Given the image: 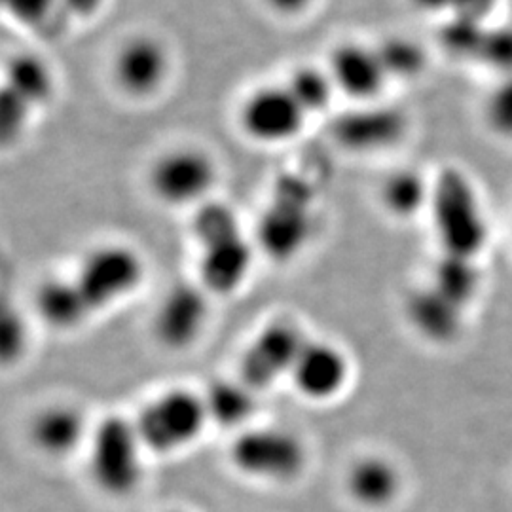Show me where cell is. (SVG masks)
<instances>
[{
    "instance_id": "6da1fadb",
    "label": "cell",
    "mask_w": 512,
    "mask_h": 512,
    "mask_svg": "<svg viewBox=\"0 0 512 512\" xmlns=\"http://www.w3.org/2000/svg\"><path fill=\"white\" fill-rule=\"evenodd\" d=\"M442 255L476 260L490 239V224L480 190L471 175L456 165L433 175L427 209Z\"/></svg>"
},
{
    "instance_id": "7a4b0ae2",
    "label": "cell",
    "mask_w": 512,
    "mask_h": 512,
    "mask_svg": "<svg viewBox=\"0 0 512 512\" xmlns=\"http://www.w3.org/2000/svg\"><path fill=\"white\" fill-rule=\"evenodd\" d=\"M192 234L198 241L200 277L209 293L232 294L253 266V245L245 238L232 205L211 198L194 209Z\"/></svg>"
},
{
    "instance_id": "3957f363",
    "label": "cell",
    "mask_w": 512,
    "mask_h": 512,
    "mask_svg": "<svg viewBox=\"0 0 512 512\" xmlns=\"http://www.w3.org/2000/svg\"><path fill=\"white\" fill-rule=\"evenodd\" d=\"M313 203V186L302 175L281 173L258 217V249L275 262H289L300 255L313 234Z\"/></svg>"
},
{
    "instance_id": "277c9868",
    "label": "cell",
    "mask_w": 512,
    "mask_h": 512,
    "mask_svg": "<svg viewBox=\"0 0 512 512\" xmlns=\"http://www.w3.org/2000/svg\"><path fill=\"white\" fill-rule=\"evenodd\" d=\"M219 165L203 148L184 145L162 152L147 171V186L156 202L173 209H196L213 198Z\"/></svg>"
},
{
    "instance_id": "5b68a950",
    "label": "cell",
    "mask_w": 512,
    "mask_h": 512,
    "mask_svg": "<svg viewBox=\"0 0 512 512\" xmlns=\"http://www.w3.org/2000/svg\"><path fill=\"white\" fill-rule=\"evenodd\" d=\"M141 440L135 423L109 416L93 431L90 475L95 486L114 497L135 492L141 482Z\"/></svg>"
},
{
    "instance_id": "8992f818",
    "label": "cell",
    "mask_w": 512,
    "mask_h": 512,
    "mask_svg": "<svg viewBox=\"0 0 512 512\" xmlns=\"http://www.w3.org/2000/svg\"><path fill=\"white\" fill-rule=\"evenodd\" d=\"M310 116L285 82L262 84L245 93L238 107L241 133L256 145L279 147L302 135Z\"/></svg>"
},
{
    "instance_id": "52a82bcc",
    "label": "cell",
    "mask_w": 512,
    "mask_h": 512,
    "mask_svg": "<svg viewBox=\"0 0 512 512\" xmlns=\"http://www.w3.org/2000/svg\"><path fill=\"white\" fill-rule=\"evenodd\" d=\"M143 275V258L133 247L105 243L86 253L73 279L88 308L95 313L133 293Z\"/></svg>"
},
{
    "instance_id": "ba28073f",
    "label": "cell",
    "mask_w": 512,
    "mask_h": 512,
    "mask_svg": "<svg viewBox=\"0 0 512 512\" xmlns=\"http://www.w3.org/2000/svg\"><path fill=\"white\" fill-rule=\"evenodd\" d=\"M207 420L203 397L173 389L141 410L135 429L145 448L156 454H169L198 439Z\"/></svg>"
},
{
    "instance_id": "9c48e42d",
    "label": "cell",
    "mask_w": 512,
    "mask_h": 512,
    "mask_svg": "<svg viewBox=\"0 0 512 512\" xmlns=\"http://www.w3.org/2000/svg\"><path fill=\"white\" fill-rule=\"evenodd\" d=\"M410 131L406 110L385 103L351 105L336 114L330 124L332 143L351 154H376L399 147Z\"/></svg>"
},
{
    "instance_id": "30bf717a",
    "label": "cell",
    "mask_w": 512,
    "mask_h": 512,
    "mask_svg": "<svg viewBox=\"0 0 512 512\" xmlns=\"http://www.w3.org/2000/svg\"><path fill=\"white\" fill-rule=\"evenodd\" d=\"M230 459L243 475L270 482H289L302 473L306 450L289 431L251 429L234 440Z\"/></svg>"
},
{
    "instance_id": "8fae6325",
    "label": "cell",
    "mask_w": 512,
    "mask_h": 512,
    "mask_svg": "<svg viewBox=\"0 0 512 512\" xmlns=\"http://www.w3.org/2000/svg\"><path fill=\"white\" fill-rule=\"evenodd\" d=\"M171 73V55L162 38L139 33L126 38L112 55L110 76L129 99H150L164 90Z\"/></svg>"
},
{
    "instance_id": "7c38bea8",
    "label": "cell",
    "mask_w": 512,
    "mask_h": 512,
    "mask_svg": "<svg viewBox=\"0 0 512 512\" xmlns=\"http://www.w3.org/2000/svg\"><path fill=\"white\" fill-rule=\"evenodd\" d=\"M325 67L338 95H344L351 105L382 101L391 84L376 44L344 40L330 50Z\"/></svg>"
},
{
    "instance_id": "4fadbf2b",
    "label": "cell",
    "mask_w": 512,
    "mask_h": 512,
    "mask_svg": "<svg viewBox=\"0 0 512 512\" xmlns=\"http://www.w3.org/2000/svg\"><path fill=\"white\" fill-rule=\"evenodd\" d=\"M306 338L293 323L277 321L262 330L245 349L239 365V380L253 391L266 389L281 376L291 374L294 359Z\"/></svg>"
},
{
    "instance_id": "5bb4252c",
    "label": "cell",
    "mask_w": 512,
    "mask_h": 512,
    "mask_svg": "<svg viewBox=\"0 0 512 512\" xmlns=\"http://www.w3.org/2000/svg\"><path fill=\"white\" fill-rule=\"evenodd\" d=\"M348 376L346 355L323 340H306L291 368L294 387L311 401H327L338 395Z\"/></svg>"
},
{
    "instance_id": "9a60e30c",
    "label": "cell",
    "mask_w": 512,
    "mask_h": 512,
    "mask_svg": "<svg viewBox=\"0 0 512 512\" xmlns=\"http://www.w3.org/2000/svg\"><path fill=\"white\" fill-rule=\"evenodd\" d=\"M207 319V300L202 289L177 285L165 294L154 315V334L169 349L192 346Z\"/></svg>"
},
{
    "instance_id": "2e32d148",
    "label": "cell",
    "mask_w": 512,
    "mask_h": 512,
    "mask_svg": "<svg viewBox=\"0 0 512 512\" xmlns=\"http://www.w3.org/2000/svg\"><path fill=\"white\" fill-rule=\"evenodd\" d=\"M465 308L439 293L431 283L408 296L406 315L414 329L433 344H450L463 329Z\"/></svg>"
},
{
    "instance_id": "e0dca14e",
    "label": "cell",
    "mask_w": 512,
    "mask_h": 512,
    "mask_svg": "<svg viewBox=\"0 0 512 512\" xmlns=\"http://www.w3.org/2000/svg\"><path fill=\"white\" fill-rule=\"evenodd\" d=\"M433 177L418 167L401 165L391 169L378 188L380 205L393 219L412 220L427 213L431 202Z\"/></svg>"
},
{
    "instance_id": "ac0fdd59",
    "label": "cell",
    "mask_w": 512,
    "mask_h": 512,
    "mask_svg": "<svg viewBox=\"0 0 512 512\" xmlns=\"http://www.w3.org/2000/svg\"><path fill=\"white\" fill-rule=\"evenodd\" d=\"M403 478L393 461L380 456L357 459L348 473V492L353 501L368 509L391 505L401 492Z\"/></svg>"
},
{
    "instance_id": "d6986e66",
    "label": "cell",
    "mask_w": 512,
    "mask_h": 512,
    "mask_svg": "<svg viewBox=\"0 0 512 512\" xmlns=\"http://www.w3.org/2000/svg\"><path fill=\"white\" fill-rule=\"evenodd\" d=\"M2 86L37 110L54 97V71L44 57L33 52H16L4 63Z\"/></svg>"
},
{
    "instance_id": "ffe728a7",
    "label": "cell",
    "mask_w": 512,
    "mask_h": 512,
    "mask_svg": "<svg viewBox=\"0 0 512 512\" xmlns=\"http://www.w3.org/2000/svg\"><path fill=\"white\" fill-rule=\"evenodd\" d=\"M84 433V416L73 406L61 404L40 412L31 427V439L35 446L48 456L71 454L84 439Z\"/></svg>"
},
{
    "instance_id": "44dd1931",
    "label": "cell",
    "mask_w": 512,
    "mask_h": 512,
    "mask_svg": "<svg viewBox=\"0 0 512 512\" xmlns=\"http://www.w3.org/2000/svg\"><path fill=\"white\" fill-rule=\"evenodd\" d=\"M35 302L40 317L55 329H74L92 315L73 277L46 279L38 287Z\"/></svg>"
},
{
    "instance_id": "7402d4cb",
    "label": "cell",
    "mask_w": 512,
    "mask_h": 512,
    "mask_svg": "<svg viewBox=\"0 0 512 512\" xmlns=\"http://www.w3.org/2000/svg\"><path fill=\"white\" fill-rule=\"evenodd\" d=\"M207 418L222 427H238L251 418L255 410L253 389L241 380H219L209 385L203 395Z\"/></svg>"
},
{
    "instance_id": "603a6c76",
    "label": "cell",
    "mask_w": 512,
    "mask_h": 512,
    "mask_svg": "<svg viewBox=\"0 0 512 512\" xmlns=\"http://www.w3.org/2000/svg\"><path fill=\"white\" fill-rule=\"evenodd\" d=\"M480 283L482 277L476 260L442 255L433 268L431 285L461 308H467L475 300Z\"/></svg>"
},
{
    "instance_id": "cb8c5ba5",
    "label": "cell",
    "mask_w": 512,
    "mask_h": 512,
    "mask_svg": "<svg viewBox=\"0 0 512 512\" xmlns=\"http://www.w3.org/2000/svg\"><path fill=\"white\" fill-rule=\"evenodd\" d=\"M285 84L300 107L306 110L310 120L313 116L327 112L334 103V97L338 95L325 65H298L289 73Z\"/></svg>"
},
{
    "instance_id": "d4e9b609",
    "label": "cell",
    "mask_w": 512,
    "mask_h": 512,
    "mask_svg": "<svg viewBox=\"0 0 512 512\" xmlns=\"http://www.w3.org/2000/svg\"><path fill=\"white\" fill-rule=\"evenodd\" d=\"M376 50L391 84L416 80L427 69V54L412 38L403 35L385 37L376 42Z\"/></svg>"
},
{
    "instance_id": "484cf974",
    "label": "cell",
    "mask_w": 512,
    "mask_h": 512,
    "mask_svg": "<svg viewBox=\"0 0 512 512\" xmlns=\"http://www.w3.org/2000/svg\"><path fill=\"white\" fill-rule=\"evenodd\" d=\"M482 122L497 139L512 143V74L497 78L486 93Z\"/></svg>"
},
{
    "instance_id": "4316f807",
    "label": "cell",
    "mask_w": 512,
    "mask_h": 512,
    "mask_svg": "<svg viewBox=\"0 0 512 512\" xmlns=\"http://www.w3.org/2000/svg\"><path fill=\"white\" fill-rule=\"evenodd\" d=\"M475 63L488 67L497 78L512 74V25L488 23L476 50Z\"/></svg>"
},
{
    "instance_id": "83f0119b",
    "label": "cell",
    "mask_w": 512,
    "mask_h": 512,
    "mask_svg": "<svg viewBox=\"0 0 512 512\" xmlns=\"http://www.w3.org/2000/svg\"><path fill=\"white\" fill-rule=\"evenodd\" d=\"M6 16L25 29L42 31L54 23L57 14H63L59 0H0Z\"/></svg>"
},
{
    "instance_id": "f1b7e54d",
    "label": "cell",
    "mask_w": 512,
    "mask_h": 512,
    "mask_svg": "<svg viewBox=\"0 0 512 512\" xmlns=\"http://www.w3.org/2000/svg\"><path fill=\"white\" fill-rule=\"evenodd\" d=\"M35 109L2 86L0 90V137L6 143H12L23 135V131L31 124Z\"/></svg>"
},
{
    "instance_id": "f546056e",
    "label": "cell",
    "mask_w": 512,
    "mask_h": 512,
    "mask_svg": "<svg viewBox=\"0 0 512 512\" xmlns=\"http://www.w3.org/2000/svg\"><path fill=\"white\" fill-rule=\"evenodd\" d=\"M423 12L440 14L444 19H490L499 0H412Z\"/></svg>"
},
{
    "instance_id": "4dcf8cb0",
    "label": "cell",
    "mask_w": 512,
    "mask_h": 512,
    "mask_svg": "<svg viewBox=\"0 0 512 512\" xmlns=\"http://www.w3.org/2000/svg\"><path fill=\"white\" fill-rule=\"evenodd\" d=\"M25 346V327L14 311L4 310L0 321V353L8 363L16 359Z\"/></svg>"
},
{
    "instance_id": "1f68e13d",
    "label": "cell",
    "mask_w": 512,
    "mask_h": 512,
    "mask_svg": "<svg viewBox=\"0 0 512 512\" xmlns=\"http://www.w3.org/2000/svg\"><path fill=\"white\" fill-rule=\"evenodd\" d=\"M264 6L283 19H296L308 14L317 0H262Z\"/></svg>"
},
{
    "instance_id": "d6a6232c",
    "label": "cell",
    "mask_w": 512,
    "mask_h": 512,
    "mask_svg": "<svg viewBox=\"0 0 512 512\" xmlns=\"http://www.w3.org/2000/svg\"><path fill=\"white\" fill-rule=\"evenodd\" d=\"M65 16L76 19H90L99 14L107 0H59Z\"/></svg>"
},
{
    "instance_id": "836d02e7",
    "label": "cell",
    "mask_w": 512,
    "mask_h": 512,
    "mask_svg": "<svg viewBox=\"0 0 512 512\" xmlns=\"http://www.w3.org/2000/svg\"><path fill=\"white\" fill-rule=\"evenodd\" d=\"M167 512H184V511H177V509H173V511H167Z\"/></svg>"
}]
</instances>
